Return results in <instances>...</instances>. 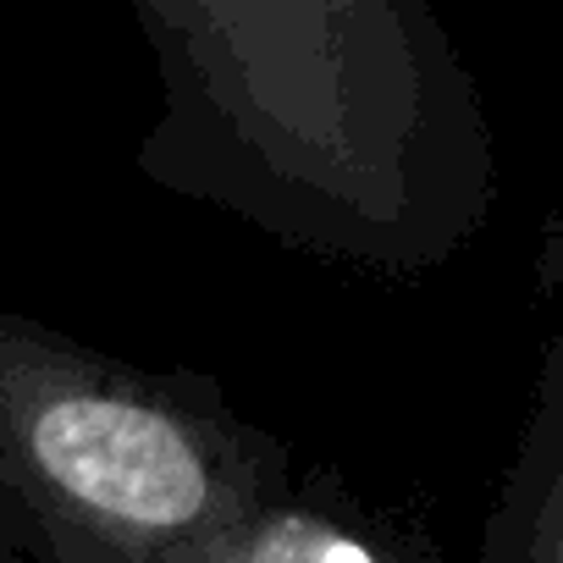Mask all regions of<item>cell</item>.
Here are the masks:
<instances>
[{
  "mask_svg": "<svg viewBox=\"0 0 563 563\" xmlns=\"http://www.w3.org/2000/svg\"><path fill=\"white\" fill-rule=\"evenodd\" d=\"M34 453L78 503L128 525H183L205 508V464L188 437L122 398H62L34 426Z\"/></svg>",
  "mask_w": 563,
  "mask_h": 563,
  "instance_id": "1",
  "label": "cell"
},
{
  "mask_svg": "<svg viewBox=\"0 0 563 563\" xmlns=\"http://www.w3.org/2000/svg\"><path fill=\"white\" fill-rule=\"evenodd\" d=\"M265 563H371V552L360 541H343V536H316V530H299L288 541H276V552Z\"/></svg>",
  "mask_w": 563,
  "mask_h": 563,
  "instance_id": "2",
  "label": "cell"
}]
</instances>
